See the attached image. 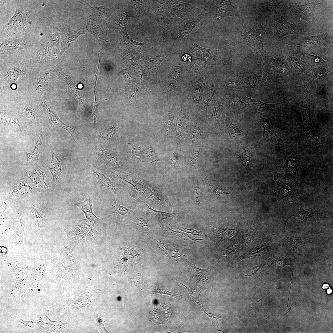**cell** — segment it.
<instances>
[{
  "instance_id": "ac0fdd59",
  "label": "cell",
  "mask_w": 333,
  "mask_h": 333,
  "mask_svg": "<svg viewBox=\"0 0 333 333\" xmlns=\"http://www.w3.org/2000/svg\"><path fill=\"white\" fill-rule=\"evenodd\" d=\"M183 283H181L188 290V292L193 300L198 305L200 308L204 311L206 309L202 302L200 297V291L197 286L193 283H190L184 281Z\"/></svg>"
},
{
  "instance_id": "3957f363",
  "label": "cell",
  "mask_w": 333,
  "mask_h": 333,
  "mask_svg": "<svg viewBox=\"0 0 333 333\" xmlns=\"http://www.w3.org/2000/svg\"><path fill=\"white\" fill-rule=\"evenodd\" d=\"M259 23L257 21L253 28L249 31H247L245 28V33L242 35V37L245 43L256 53L257 60L260 62L266 59L268 56L263 49L261 35L259 31Z\"/></svg>"
},
{
  "instance_id": "30bf717a",
  "label": "cell",
  "mask_w": 333,
  "mask_h": 333,
  "mask_svg": "<svg viewBox=\"0 0 333 333\" xmlns=\"http://www.w3.org/2000/svg\"><path fill=\"white\" fill-rule=\"evenodd\" d=\"M191 44L194 54L197 58L205 59L208 65L221 63L220 57L216 55L213 50L204 48L193 42Z\"/></svg>"
},
{
  "instance_id": "f1b7e54d",
  "label": "cell",
  "mask_w": 333,
  "mask_h": 333,
  "mask_svg": "<svg viewBox=\"0 0 333 333\" xmlns=\"http://www.w3.org/2000/svg\"><path fill=\"white\" fill-rule=\"evenodd\" d=\"M25 70V69L19 65L12 66L7 69L6 72V77L7 80L10 82H15L21 73Z\"/></svg>"
},
{
  "instance_id": "7dc6e473",
  "label": "cell",
  "mask_w": 333,
  "mask_h": 333,
  "mask_svg": "<svg viewBox=\"0 0 333 333\" xmlns=\"http://www.w3.org/2000/svg\"><path fill=\"white\" fill-rule=\"evenodd\" d=\"M169 161L172 166L175 169L178 166L177 156L174 152H172L169 158Z\"/></svg>"
},
{
  "instance_id": "836d02e7",
  "label": "cell",
  "mask_w": 333,
  "mask_h": 333,
  "mask_svg": "<svg viewBox=\"0 0 333 333\" xmlns=\"http://www.w3.org/2000/svg\"><path fill=\"white\" fill-rule=\"evenodd\" d=\"M128 145L131 150V159H137L142 162H146L142 150L140 147L130 142H129Z\"/></svg>"
},
{
  "instance_id": "6da1fadb",
  "label": "cell",
  "mask_w": 333,
  "mask_h": 333,
  "mask_svg": "<svg viewBox=\"0 0 333 333\" xmlns=\"http://www.w3.org/2000/svg\"><path fill=\"white\" fill-rule=\"evenodd\" d=\"M14 13L8 22L3 26L2 33L3 37L23 36L27 26H29V14L21 2L16 4Z\"/></svg>"
},
{
  "instance_id": "4316f807",
  "label": "cell",
  "mask_w": 333,
  "mask_h": 333,
  "mask_svg": "<svg viewBox=\"0 0 333 333\" xmlns=\"http://www.w3.org/2000/svg\"><path fill=\"white\" fill-rule=\"evenodd\" d=\"M185 260L197 278L200 281L203 282H204L205 280L207 279L209 275V272L208 270V269H202L199 268L187 259H185Z\"/></svg>"
},
{
  "instance_id": "1f68e13d",
  "label": "cell",
  "mask_w": 333,
  "mask_h": 333,
  "mask_svg": "<svg viewBox=\"0 0 333 333\" xmlns=\"http://www.w3.org/2000/svg\"><path fill=\"white\" fill-rule=\"evenodd\" d=\"M243 152L236 156L238 161L245 167L247 172L249 171L248 166L251 160L252 156L249 151L245 147H243Z\"/></svg>"
},
{
  "instance_id": "9a60e30c",
  "label": "cell",
  "mask_w": 333,
  "mask_h": 333,
  "mask_svg": "<svg viewBox=\"0 0 333 333\" xmlns=\"http://www.w3.org/2000/svg\"><path fill=\"white\" fill-rule=\"evenodd\" d=\"M214 109L210 118V121L218 126L223 123L225 113L223 105L218 97L215 95Z\"/></svg>"
},
{
  "instance_id": "cb8c5ba5",
  "label": "cell",
  "mask_w": 333,
  "mask_h": 333,
  "mask_svg": "<svg viewBox=\"0 0 333 333\" xmlns=\"http://www.w3.org/2000/svg\"><path fill=\"white\" fill-rule=\"evenodd\" d=\"M118 127L116 124H111L103 130L101 134L103 139L107 142L113 141L117 138Z\"/></svg>"
},
{
  "instance_id": "4fadbf2b",
  "label": "cell",
  "mask_w": 333,
  "mask_h": 333,
  "mask_svg": "<svg viewBox=\"0 0 333 333\" xmlns=\"http://www.w3.org/2000/svg\"><path fill=\"white\" fill-rule=\"evenodd\" d=\"M98 149L100 157L105 164L113 167L120 165V157L117 153L105 149L101 146H99Z\"/></svg>"
},
{
  "instance_id": "e575fe53",
  "label": "cell",
  "mask_w": 333,
  "mask_h": 333,
  "mask_svg": "<svg viewBox=\"0 0 333 333\" xmlns=\"http://www.w3.org/2000/svg\"><path fill=\"white\" fill-rule=\"evenodd\" d=\"M61 165V164L57 158L56 155L54 153H52V160L50 165V169L54 178H57L59 174L60 171Z\"/></svg>"
},
{
  "instance_id": "d590c367",
  "label": "cell",
  "mask_w": 333,
  "mask_h": 333,
  "mask_svg": "<svg viewBox=\"0 0 333 333\" xmlns=\"http://www.w3.org/2000/svg\"><path fill=\"white\" fill-rule=\"evenodd\" d=\"M143 153L146 162H151L159 161V159H156V154L154 149L150 146H148L142 149Z\"/></svg>"
},
{
  "instance_id": "60d3db41",
  "label": "cell",
  "mask_w": 333,
  "mask_h": 333,
  "mask_svg": "<svg viewBox=\"0 0 333 333\" xmlns=\"http://www.w3.org/2000/svg\"><path fill=\"white\" fill-rule=\"evenodd\" d=\"M41 135H40L39 139L36 143L35 146L32 152L31 153L26 152V158L27 161H30L35 157L36 154L38 153V150L39 148L42 144L43 135V131H42Z\"/></svg>"
},
{
  "instance_id": "c3c4849f",
  "label": "cell",
  "mask_w": 333,
  "mask_h": 333,
  "mask_svg": "<svg viewBox=\"0 0 333 333\" xmlns=\"http://www.w3.org/2000/svg\"><path fill=\"white\" fill-rule=\"evenodd\" d=\"M136 224L138 226L142 229H147L148 227V224L146 221L142 218L138 219L136 220Z\"/></svg>"
},
{
  "instance_id": "44dd1931",
  "label": "cell",
  "mask_w": 333,
  "mask_h": 333,
  "mask_svg": "<svg viewBox=\"0 0 333 333\" xmlns=\"http://www.w3.org/2000/svg\"><path fill=\"white\" fill-rule=\"evenodd\" d=\"M228 122V132L229 137L235 140L241 138L243 132L237 122L232 119H229Z\"/></svg>"
},
{
  "instance_id": "9c48e42d",
  "label": "cell",
  "mask_w": 333,
  "mask_h": 333,
  "mask_svg": "<svg viewBox=\"0 0 333 333\" xmlns=\"http://www.w3.org/2000/svg\"><path fill=\"white\" fill-rule=\"evenodd\" d=\"M213 10L214 15L217 18H223L228 16L235 15L236 11V7L232 5L230 0L213 1Z\"/></svg>"
},
{
  "instance_id": "603a6c76",
  "label": "cell",
  "mask_w": 333,
  "mask_h": 333,
  "mask_svg": "<svg viewBox=\"0 0 333 333\" xmlns=\"http://www.w3.org/2000/svg\"><path fill=\"white\" fill-rule=\"evenodd\" d=\"M214 82L209 84L208 86L204 87L203 97L204 109L206 113H207L208 108L210 102L213 100L215 96L214 90Z\"/></svg>"
},
{
  "instance_id": "f6af8a7d",
  "label": "cell",
  "mask_w": 333,
  "mask_h": 333,
  "mask_svg": "<svg viewBox=\"0 0 333 333\" xmlns=\"http://www.w3.org/2000/svg\"><path fill=\"white\" fill-rule=\"evenodd\" d=\"M190 135L191 138L193 140H197L201 136L199 126L197 123L194 125Z\"/></svg>"
},
{
  "instance_id": "7bdbcfd3",
  "label": "cell",
  "mask_w": 333,
  "mask_h": 333,
  "mask_svg": "<svg viewBox=\"0 0 333 333\" xmlns=\"http://www.w3.org/2000/svg\"><path fill=\"white\" fill-rule=\"evenodd\" d=\"M0 118L3 121L9 122L10 124L13 125V126L15 127L18 128L22 131H23V128L15 120L4 112H1Z\"/></svg>"
},
{
  "instance_id": "ba28073f",
  "label": "cell",
  "mask_w": 333,
  "mask_h": 333,
  "mask_svg": "<svg viewBox=\"0 0 333 333\" xmlns=\"http://www.w3.org/2000/svg\"><path fill=\"white\" fill-rule=\"evenodd\" d=\"M105 24L101 20L96 17L91 11L90 13H88L86 29L95 37L100 45L104 48L105 40L104 29Z\"/></svg>"
},
{
  "instance_id": "b9f144b4",
  "label": "cell",
  "mask_w": 333,
  "mask_h": 333,
  "mask_svg": "<svg viewBox=\"0 0 333 333\" xmlns=\"http://www.w3.org/2000/svg\"><path fill=\"white\" fill-rule=\"evenodd\" d=\"M204 172L205 174V176L208 182V183L209 186L212 189V191L214 192L215 195L217 196H224L227 195H229L230 194H232L231 192L228 191L227 190L222 188L220 187H218L216 186H214L211 185L209 181V180L207 177L206 175L205 174V172L204 171Z\"/></svg>"
},
{
  "instance_id": "d4e9b609",
  "label": "cell",
  "mask_w": 333,
  "mask_h": 333,
  "mask_svg": "<svg viewBox=\"0 0 333 333\" xmlns=\"http://www.w3.org/2000/svg\"><path fill=\"white\" fill-rule=\"evenodd\" d=\"M45 111L50 120L54 125L64 129L68 130L69 133L70 132L68 130L69 129H72L76 130L75 129L63 123L59 118L55 112L53 111L50 106L45 105Z\"/></svg>"
},
{
  "instance_id": "816d5d0a",
  "label": "cell",
  "mask_w": 333,
  "mask_h": 333,
  "mask_svg": "<svg viewBox=\"0 0 333 333\" xmlns=\"http://www.w3.org/2000/svg\"><path fill=\"white\" fill-rule=\"evenodd\" d=\"M157 292H158V293H161V294L162 293V294H168V295H172V296H176V297H178V296L177 294H176L175 293H171V292H169V291H167L165 290H157Z\"/></svg>"
},
{
  "instance_id": "277c9868",
  "label": "cell",
  "mask_w": 333,
  "mask_h": 333,
  "mask_svg": "<svg viewBox=\"0 0 333 333\" xmlns=\"http://www.w3.org/2000/svg\"><path fill=\"white\" fill-rule=\"evenodd\" d=\"M0 41V54L15 53L28 48L31 41L25 35L3 37Z\"/></svg>"
},
{
  "instance_id": "7c38bea8",
  "label": "cell",
  "mask_w": 333,
  "mask_h": 333,
  "mask_svg": "<svg viewBox=\"0 0 333 333\" xmlns=\"http://www.w3.org/2000/svg\"><path fill=\"white\" fill-rule=\"evenodd\" d=\"M206 13V11L205 10L198 16L180 25L178 33V39L180 40L183 37L190 34L197 24L204 17Z\"/></svg>"
},
{
  "instance_id": "484cf974",
  "label": "cell",
  "mask_w": 333,
  "mask_h": 333,
  "mask_svg": "<svg viewBox=\"0 0 333 333\" xmlns=\"http://www.w3.org/2000/svg\"><path fill=\"white\" fill-rule=\"evenodd\" d=\"M301 158L300 155L295 154H292L289 156L284 166V171L289 172L294 171L298 167Z\"/></svg>"
},
{
  "instance_id": "83f0119b",
  "label": "cell",
  "mask_w": 333,
  "mask_h": 333,
  "mask_svg": "<svg viewBox=\"0 0 333 333\" xmlns=\"http://www.w3.org/2000/svg\"><path fill=\"white\" fill-rule=\"evenodd\" d=\"M82 210L88 218H92L93 220L95 216L92 211V201L91 196H87L85 199L82 202L77 203L76 205Z\"/></svg>"
},
{
  "instance_id": "f546056e",
  "label": "cell",
  "mask_w": 333,
  "mask_h": 333,
  "mask_svg": "<svg viewBox=\"0 0 333 333\" xmlns=\"http://www.w3.org/2000/svg\"><path fill=\"white\" fill-rule=\"evenodd\" d=\"M50 74L47 72L42 75L38 78L34 85V90L37 92H40L44 90L46 87L49 78Z\"/></svg>"
},
{
  "instance_id": "7a4b0ae2",
  "label": "cell",
  "mask_w": 333,
  "mask_h": 333,
  "mask_svg": "<svg viewBox=\"0 0 333 333\" xmlns=\"http://www.w3.org/2000/svg\"><path fill=\"white\" fill-rule=\"evenodd\" d=\"M310 97L309 92L306 91L300 103L301 111L302 115V128L305 134L313 140L317 147L319 145L320 141L319 137L316 134L311 122Z\"/></svg>"
},
{
  "instance_id": "8992f818",
  "label": "cell",
  "mask_w": 333,
  "mask_h": 333,
  "mask_svg": "<svg viewBox=\"0 0 333 333\" xmlns=\"http://www.w3.org/2000/svg\"><path fill=\"white\" fill-rule=\"evenodd\" d=\"M120 178L129 184L131 185L137 191L147 199H151L152 201L162 205H168L167 202H166L161 193L157 190L152 191L155 189L148 187L143 183H139L138 181V182L136 181L135 182L131 179L120 176Z\"/></svg>"
},
{
  "instance_id": "e0dca14e",
  "label": "cell",
  "mask_w": 333,
  "mask_h": 333,
  "mask_svg": "<svg viewBox=\"0 0 333 333\" xmlns=\"http://www.w3.org/2000/svg\"><path fill=\"white\" fill-rule=\"evenodd\" d=\"M87 4L93 14L105 24L115 9V6L109 8L104 6H91Z\"/></svg>"
},
{
  "instance_id": "74e56055",
  "label": "cell",
  "mask_w": 333,
  "mask_h": 333,
  "mask_svg": "<svg viewBox=\"0 0 333 333\" xmlns=\"http://www.w3.org/2000/svg\"><path fill=\"white\" fill-rule=\"evenodd\" d=\"M194 183L193 194L194 199L198 205H201L203 196L202 189L198 181H195Z\"/></svg>"
},
{
  "instance_id": "ab89813d",
  "label": "cell",
  "mask_w": 333,
  "mask_h": 333,
  "mask_svg": "<svg viewBox=\"0 0 333 333\" xmlns=\"http://www.w3.org/2000/svg\"><path fill=\"white\" fill-rule=\"evenodd\" d=\"M201 151L200 149L193 150L190 155L188 161V164L190 168L193 167L199 159Z\"/></svg>"
},
{
  "instance_id": "ee69618b",
  "label": "cell",
  "mask_w": 333,
  "mask_h": 333,
  "mask_svg": "<svg viewBox=\"0 0 333 333\" xmlns=\"http://www.w3.org/2000/svg\"><path fill=\"white\" fill-rule=\"evenodd\" d=\"M112 205L114 211L120 215H126L129 211L127 208L120 205L116 202H113Z\"/></svg>"
},
{
  "instance_id": "52a82bcc",
  "label": "cell",
  "mask_w": 333,
  "mask_h": 333,
  "mask_svg": "<svg viewBox=\"0 0 333 333\" xmlns=\"http://www.w3.org/2000/svg\"><path fill=\"white\" fill-rule=\"evenodd\" d=\"M255 117L257 122L263 128V137L259 143L265 144L278 142L283 144L282 140L275 132L267 117L260 112H256Z\"/></svg>"
},
{
  "instance_id": "f35d334b",
  "label": "cell",
  "mask_w": 333,
  "mask_h": 333,
  "mask_svg": "<svg viewBox=\"0 0 333 333\" xmlns=\"http://www.w3.org/2000/svg\"><path fill=\"white\" fill-rule=\"evenodd\" d=\"M175 126L173 116L170 113L167 117L165 125V132L166 135H170L173 133Z\"/></svg>"
},
{
  "instance_id": "bcb514c9",
  "label": "cell",
  "mask_w": 333,
  "mask_h": 333,
  "mask_svg": "<svg viewBox=\"0 0 333 333\" xmlns=\"http://www.w3.org/2000/svg\"><path fill=\"white\" fill-rule=\"evenodd\" d=\"M23 113L25 117L32 119H35V115L31 106L26 105L24 106Z\"/></svg>"
},
{
  "instance_id": "f5cc1de1",
  "label": "cell",
  "mask_w": 333,
  "mask_h": 333,
  "mask_svg": "<svg viewBox=\"0 0 333 333\" xmlns=\"http://www.w3.org/2000/svg\"><path fill=\"white\" fill-rule=\"evenodd\" d=\"M270 292H271V291H269V293H268V294H267V295H266V296H264V297H263V298H261V299H258V300H257V302H256V303H255V304H254L253 305V306H252V307H253V306H254V305H255V304H257V303H258V302H260V301H261V300H262V299H263V298H265V297H266V296H267V295H268V294H269V293H270Z\"/></svg>"
},
{
  "instance_id": "681fc988",
  "label": "cell",
  "mask_w": 333,
  "mask_h": 333,
  "mask_svg": "<svg viewBox=\"0 0 333 333\" xmlns=\"http://www.w3.org/2000/svg\"><path fill=\"white\" fill-rule=\"evenodd\" d=\"M176 332H186L190 331V330L187 328L186 326L185 322L184 321L175 330L173 331Z\"/></svg>"
},
{
  "instance_id": "5b68a950",
  "label": "cell",
  "mask_w": 333,
  "mask_h": 333,
  "mask_svg": "<svg viewBox=\"0 0 333 333\" xmlns=\"http://www.w3.org/2000/svg\"><path fill=\"white\" fill-rule=\"evenodd\" d=\"M58 32L61 40L60 55L72 47L79 36L86 33L84 28L71 26L60 29Z\"/></svg>"
},
{
  "instance_id": "ffe728a7",
  "label": "cell",
  "mask_w": 333,
  "mask_h": 333,
  "mask_svg": "<svg viewBox=\"0 0 333 333\" xmlns=\"http://www.w3.org/2000/svg\"><path fill=\"white\" fill-rule=\"evenodd\" d=\"M246 98L247 101L250 102L253 106L260 112L267 111L272 107L278 106L286 102L284 101L277 103L269 104L259 100L250 98L246 96Z\"/></svg>"
},
{
  "instance_id": "5bb4252c",
  "label": "cell",
  "mask_w": 333,
  "mask_h": 333,
  "mask_svg": "<svg viewBox=\"0 0 333 333\" xmlns=\"http://www.w3.org/2000/svg\"><path fill=\"white\" fill-rule=\"evenodd\" d=\"M197 78L191 84L190 88V94L192 101L195 103H199L203 101L204 78L201 76Z\"/></svg>"
},
{
  "instance_id": "8fae6325",
  "label": "cell",
  "mask_w": 333,
  "mask_h": 333,
  "mask_svg": "<svg viewBox=\"0 0 333 333\" xmlns=\"http://www.w3.org/2000/svg\"><path fill=\"white\" fill-rule=\"evenodd\" d=\"M92 168L101 190L103 191H109L116 193V191L112 178L94 166H92Z\"/></svg>"
},
{
  "instance_id": "f907efd6",
  "label": "cell",
  "mask_w": 333,
  "mask_h": 333,
  "mask_svg": "<svg viewBox=\"0 0 333 333\" xmlns=\"http://www.w3.org/2000/svg\"><path fill=\"white\" fill-rule=\"evenodd\" d=\"M206 314L208 315V316L211 319V320L212 321V324L213 325H214V326H216L217 327V328L218 331H222V332H223V331H221V330H220V328H219L218 326V323H217V320L218 319L220 318L221 317H214V316H213L209 313H207Z\"/></svg>"
},
{
  "instance_id": "2e32d148",
  "label": "cell",
  "mask_w": 333,
  "mask_h": 333,
  "mask_svg": "<svg viewBox=\"0 0 333 333\" xmlns=\"http://www.w3.org/2000/svg\"><path fill=\"white\" fill-rule=\"evenodd\" d=\"M183 72V66L180 62L174 67L172 72L168 87L170 91H174L180 83L184 81Z\"/></svg>"
},
{
  "instance_id": "d6986e66",
  "label": "cell",
  "mask_w": 333,
  "mask_h": 333,
  "mask_svg": "<svg viewBox=\"0 0 333 333\" xmlns=\"http://www.w3.org/2000/svg\"><path fill=\"white\" fill-rule=\"evenodd\" d=\"M207 65H208V63L205 59L200 58H195L188 66L186 69L187 72L189 74L197 75L199 74L202 69Z\"/></svg>"
},
{
  "instance_id": "8d00e7d4",
  "label": "cell",
  "mask_w": 333,
  "mask_h": 333,
  "mask_svg": "<svg viewBox=\"0 0 333 333\" xmlns=\"http://www.w3.org/2000/svg\"><path fill=\"white\" fill-rule=\"evenodd\" d=\"M315 3L313 2L304 6H300L298 10L300 12L306 17L312 18L314 11Z\"/></svg>"
},
{
  "instance_id": "d6a6232c",
  "label": "cell",
  "mask_w": 333,
  "mask_h": 333,
  "mask_svg": "<svg viewBox=\"0 0 333 333\" xmlns=\"http://www.w3.org/2000/svg\"><path fill=\"white\" fill-rule=\"evenodd\" d=\"M185 120L182 109L180 113L179 118L177 122L175 125V130L178 139L180 140L184 134V130L185 129Z\"/></svg>"
},
{
  "instance_id": "4dcf8cb0",
  "label": "cell",
  "mask_w": 333,
  "mask_h": 333,
  "mask_svg": "<svg viewBox=\"0 0 333 333\" xmlns=\"http://www.w3.org/2000/svg\"><path fill=\"white\" fill-rule=\"evenodd\" d=\"M142 204L145 205L148 208L153 214L155 219L158 221H160L166 218L172 217L175 214V213H168L158 210H156L152 208L146 204L142 202L140 200H139Z\"/></svg>"
},
{
  "instance_id": "7402d4cb",
  "label": "cell",
  "mask_w": 333,
  "mask_h": 333,
  "mask_svg": "<svg viewBox=\"0 0 333 333\" xmlns=\"http://www.w3.org/2000/svg\"><path fill=\"white\" fill-rule=\"evenodd\" d=\"M247 101L246 96L237 92H232L228 94V104L231 106L235 107L242 105H246Z\"/></svg>"
}]
</instances>
